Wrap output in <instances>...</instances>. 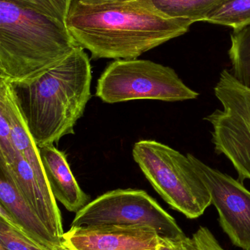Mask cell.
Instances as JSON below:
<instances>
[{
  "label": "cell",
  "instance_id": "d6986e66",
  "mask_svg": "<svg viewBox=\"0 0 250 250\" xmlns=\"http://www.w3.org/2000/svg\"><path fill=\"white\" fill-rule=\"evenodd\" d=\"M157 250H198L193 239L184 236L177 239L159 237Z\"/></svg>",
  "mask_w": 250,
  "mask_h": 250
},
{
  "label": "cell",
  "instance_id": "4fadbf2b",
  "mask_svg": "<svg viewBox=\"0 0 250 250\" xmlns=\"http://www.w3.org/2000/svg\"><path fill=\"white\" fill-rule=\"evenodd\" d=\"M230 42L228 51L230 72L244 86L250 88V25L233 30Z\"/></svg>",
  "mask_w": 250,
  "mask_h": 250
},
{
  "label": "cell",
  "instance_id": "ac0fdd59",
  "mask_svg": "<svg viewBox=\"0 0 250 250\" xmlns=\"http://www.w3.org/2000/svg\"><path fill=\"white\" fill-rule=\"evenodd\" d=\"M198 250H226L222 247L212 232L206 227L200 226L192 235Z\"/></svg>",
  "mask_w": 250,
  "mask_h": 250
},
{
  "label": "cell",
  "instance_id": "8fae6325",
  "mask_svg": "<svg viewBox=\"0 0 250 250\" xmlns=\"http://www.w3.org/2000/svg\"><path fill=\"white\" fill-rule=\"evenodd\" d=\"M0 219L12 222L47 250L59 246L15 185L10 170L0 164Z\"/></svg>",
  "mask_w": 250,
  "mask_h": 250
},
{
  "label": "cell",
  "instance_id": "ffe728a7",
  "mask_svg": "<svg viewBox=\"0 0 250 250\" xmlns=\"http://www.w3.org/2000/svg\"><path fill=\"white\" fill-rule=\"evenodd\" d=\"M77 1L86 4H102L121 2V1H130V0H77Z\"/></svg>",
  "mask_w": 250,
  "mask_h": 250
},
{
  "label": "cell",
  "instance_id": "3957f363",
  "mask_svg": "<svg viewBox=\"0 0 250 250\" xmlns=\"http://www.w3.org/2000/svg\"><path fill=\"white\" fill-rule=\"evenodd\" d=\"M78 46L64 23L0 0V79L13 83L35 77Z\"/></svg>",
  "mask_w": 250,
  "mask_h": 250
},
{
  "label": "cell",
  "instance_id": "277c9868",
  "mask_svg": "<svg viewBox=\"0 0 250 250\" xmlns=\"http://www.w3.org/2000/svg\"><path fill=\"white\" fill-rule=\"evenodd\" d=\"M132 156L156 192L186 218H199L212 204L187 155L159 141L141 140L134 145Z\"/></svg>",
  "mask_w": 250,
  "mask_h": 250
},
{
  "label": "cell",
  "instance_id": "5b68a950",
  "mask_svg": "<svg viewBox=\"0 0 250 250\" xmlns=\"http://www.w3.org/2000/svg\"><path fill=\"white\" fill-rule=\"evenodd\" d=\"M95 95L106 104H114L137 100L183 102L200 95L172 67L136 58L110 63L98 79Z\"/></svg>",
  "mask_w": 250,
  "mask_h": 250
},
{
  "label": "cell",
  "instance_id": "7c38bea8",
  "mask_svg": "<svg viewBox=\"0 0 250 250\" xmlns=\"http://www.w3.org/2000/svg\"><path fill=\"white\" fill-rule=\"evenodd\" d=\"M40 153L56 200H58L68 211L77 213L90 203L91 197L79 187L68 163L66 154L54 145L41 147Z\"/></svg>",
  "mask_w": 250,
  "mask_h": 250
},
{
  "label": "cell",
  "instance_id": "7402d4cb",
  "mask_svg": "<svg viewBox=\"0 0 250 250\" xmlns=\"http://www.w3.org/2000/svg\"><path fill=\"white\" fill-rule=\"evenodd\" d=\"M0 250H4L1 247H0Z\"/></svg>",
  "mask_w": 250,
  "mask_h": 250
},
{
  "label": "cell",
  "instance_id": "30bf717a",
  "mask_svg": "<svg viewBox=\"0 0 250 250\" xmlns=\"http://www.w3.org/2000/svg\"><path fill=\"white\" fill-rule=\"evenodd\" d=\"M0 164L10 170L20 193L60 245L65 233L61 213L51 188L44 186L40 182L30 165L19 153L11 166Z\"/></svg>",
  "mask_w": 250,
  "mask_h": 250
},
{
  "label": "cell",
  "instance_id": "9a60e30c",
  "mask_svg": "<svg viewBox=\"0 0 250 250\" xmlns=\"http://www.w3.org/2000/svg\"><path fill=\"white\" fill-rule=\"evenodd\" d=\"M0 247L4 250H47L12 222L0 219Z\"/></svg>",
  "mask_w": 250,
  "mask_h": 250
},
{
  "label": "cell",
  "instance_id": "9c48e42d",
  "mask_svg": "<svg viewBox=\"0 0 250 250\" xmlns=\"http://www.w3.org/2000/svg\"><path fill=\"white\" fill-rule=\"evenodd\" d=\"M158 233L141 226L70 227L61 243L70 250H157Z\"/></svg>",
  "mask_w": 250,
  "mask_h": 250
},
{
  "label": "cell",
  "instance_id": "44dd1931",
  "mask_svg": "<svg viewBox=\"0 0 250 250\" xmlns=\"http://www.w3.org/2000/svg\"><path fill=\"white\" fill-rule=\"evenodd\" d=\"M54 250H70L68 249V248H66V246H65L64 245H63V244H60L59 246L56 247L55 248H54Z\"/></svg>",
  "mask_w": 250,
  "mask_h": 250
},
{
  "label": "cell",
  "instance_id": "2e32d148",
  "mask_svg": "<svg viewBox=\"0 0 250 250\" xmlns=\"http://www.w3.org/2000/svg\"><path fill=\"white\" fill-rule=\"evenodd\" d=\"M66 24L72 0H11Z\"/></svg>",
  "mask_w": 250,
  "mask_h": 250
},
{
  "label": "cell",
  "instance_id": "7a4b0ae2",
  "mask_svg": "<svg viewBox=\"0 0 250 250\" xmlns=\"http://www.w3.org/2000/svg\"><path fill=\"white\" fill-rule=\"evenodd\" d=\"M92 69L88 54L76 47L41 74L11 83L16 102L39 148L74 134L91 98Z\"/></svg>",
  "mask_w": 250,
  "mask_h": 250
},
{
  "label": "cell",
  "instance_id": "5bb4252c",
  "mask_svg": "<svg viewBox=\"0 0 250 250\" xmlns=\"http://www.w3.org/2000/svg\"><path fill=\"white\" fill-rule=\"evenodd\" d=\"M204 21L230 26L233 30L250 25V0H222Z\"/></svg>",
  "mask_w": 250,
  "mask_h": 250
},
{
  "label": "cell",
  "instance_id": "6da1fadb",
  "mask_svg": "<svg viewBox=\"0 0 250 250\" xmlns=\"http://www.w3.org/2000/svg\"><path fill=\"white\" fill-rule=\"evenodd\" d=\"M194 21L161 13L152 0L86 4L72 0L66 25L92 59L129 60L184 35Z\"/></svg>",
  "mask_w": 250,
  "mask_h": 250
},
{
  "label": "cell",
  "instance_id": "ba28073f",
  "mask_svg": "<svg viewBox=\"0 0 250 250\" xmlns=\"http://www.w3.org/2000/svg\"><path fill=\"white\" fill-rule=\"evenodd\" d=\"M187 156L209 190L220 227L233 246L250 250V191L239 179Z\"/></svg>",
  "mask_w": 250,
  "mask_h": 250
},
{
  "label": "cell",
  "instance_id": "8992f818",
  "mask_svg": "<svg viewBox=\"0 0 250 250\" xmlns=\"http://www.w3.org/2000/svg\"><path fill=\"white\" fill-rule=\"evenodd\" d=\"M214 90L222 109H216L204 120L212 127L216 154L224 155L232 163L243 183L250 180V88L225 69Z\"/></svg>",
  "mask_w": 250,
  "mask_h": 250
},
{
  "label": "cell",
  "instance_id": "52a82bcc",
  "mask_svg": "<svg viewBox=\"0 0 250 250\" xmlns=\"http://www.w3.org/2000/svg\"><path fill=\"white\" fill-rule=\"evenodd\" d=\"M105 225L151 228L166 239L186 236L176 220L142 189H117L100 195L76 213L70 227Z\"/></svg>",
  "mask_w": 250,
  "mask_h": 250
},
{
  "label": "cell",
  "instance_id": "e0dca14e",
  "mask_svg": "<svg viewBox=\"0 0 250 250\" xmlns=\"http://www.w3.org/2000/svg\"><path fill=\"white\" fill-rule=\"evenodd\" d=\"M18 152L13 144L11 125L8 117L2 108H0V163L11 166Z\"/></svg>",
  "mask_w": 250,
  "mask_h": 250
}]
</instances>
